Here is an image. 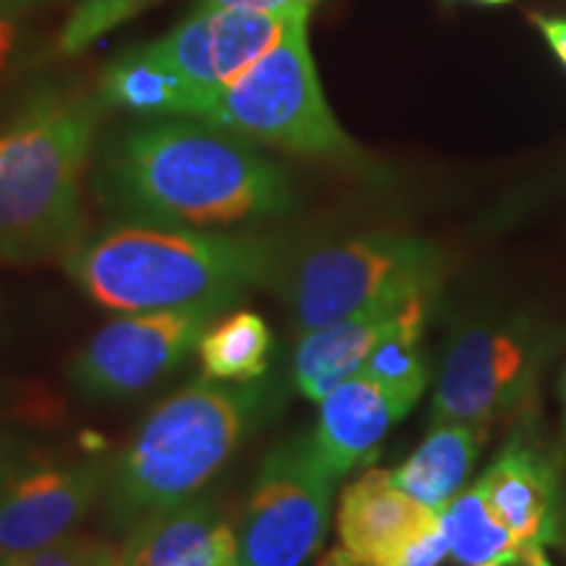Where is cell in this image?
Here are the masks:
<instances>
[{"label":"cell","mask_w":566,"mask_h":566,"mask_svg":"<svg viewBox=\"0 0 566 566\" xmlns=\"http://www.w3.org/2000/svg\"><path fill=\"white\" fill-rule=\"evenodd\" d=\"M265 407L258 384L205 375L155 407L111 467L108 516L132 530L147 516L187 504L242 446Z\"/></svg>","instance_id":"obj_4"},{"label":"cell","mask_w":566,"mask_h":566,"mask_svg":"<svg viewBox=\"0 0 566 566\" xmlns=\"http://www.w3.org/2000/svg\"><path fill=\"white\" fill-rule=\"evenodd\" d=\"M443 258L409 233H365L289 258L275 292L300 334L325 328L386 302L436 294Z\"/></svg>","instance_id":"obj_6"},{"label":"cell","mask_w":566,"mask_h":566,"mask_svg":"<svg viewBox=\"0 0 566 566\" xmlns=\"http://www.w3.org/2000/svg\"><path fill=\"white\" fill-rule=\"evenodd\" d=\"M533 24L537 27V32L546 38L548 48L566 69V19L548 17V13H533Z\"/></svg>","instance_id":"obj_27"},{"label":"cell","mask_w":566,"mask_h":566,"mask_svg":"<svg viewBox=\"0 0 566 566\" xmlns=\"http://www.w3.org/2000/svg\"><path fill=\"white\" fill-rule=\"evenodd\" d=\"M296 13L258 9L192 11L179 27L153 40V51L197 90L208 92L237 80L271 51Z\"/></svg>","instance_id":"obj_11"},{"label":"cell","mask_w":566,"mask_h":566,"mask_svg":"<svg viewBox=\"0 0 566 566\" xmlns=\"http://www.w3.org/2000/svg\"><path fill=\"white\" fill-rule=\"evenodd\" d=\"M158 0H76L59 34V51L80 55L105 32L145 13Z\"/></svg>","instance_id":"obj_22"},{"label":"cell","mask_w":566,"mask_h":566,"mask_svg":"<svg viewBox=\"0 0 566 566\" xmlns=\"http://www.w3.org/2000/svg\"><path fill=\"white\" fill-rule=\"evenodd\" d=\"M0 566H122V546L105 537L71 533L30 554L0 556Z\"/></svg>","instance_id":"obj_23"},{"label":"cell","mask_w":566,"mask_h":566,"mask_svg":"<svg viewBox=\"0 0 566 566\" xmlns=\"http://www.w3.org/2000/svg\"><path fill=\"white\" fill-rule=\"evenodd\" d=\"M223 304L129 313L103 325L69 367L76 391L90 399H129L171 375L223 313Z\"/></svg>","instance_id":"obj_8"},{"label":"cell","mask_w":566,"mask_h":566,"mask_svg":"<svg viewBox=\"0 0 566 566\" xmlns=\"http://www.w3.org/2000/svg\"><path fill=\"white\" fill-rule=\"evenodd\" d=\"M103 459H21L0 485V556L40 551L74 533L108 485Z\"/></svg>","instance_id":"obj_9"},{"label":"cell","mask_w":566,"mask_h":566,"mask_svg":"<svg viewBox=\"0 0 566 566\" xmlns=\"http://www.w3.org/2000/svg\"><path fill=\"white\" fill-rule=\"evenodd\" d=\"M488 430L475 424L438 422L420 449L391 472L394 483L428 509L443 512L470 478Z\"/></svg>","instance_id":"obj_18"},{"label":"cell","mask_w":566,"mask_h":566,"mask_svg":"<svg viewBox=\"0 0 566 566\" xmlns=\"http://www.w3.org/2000/svg\"><path fill=\"white\" fill-rule=\"evenodd\" d=\"M189 118L310 160L357 166L363 150L325 101L307 42V19H294L271 51L223 87L197 97Z\"/></svg>","instance_id":"obj_5"},{"label":"cell","mask_w":566,"mask_h":566,"mask_svg":"<svg viewBox=\"0 0 566 566\" xmlns=\"http://www.w3.org/2000/svg\"><path fill=\"white\" fill-rule=\"evenodd\" d=\"M433 294H420L405 302L386 334L367 354L363 375L388 396L396 412L405 417L412 409L430 380L428 363L422 354V331L428 321V304Z\"/></svg>","instance_id":"obj_19"},{"label":"cell","mask_w":566,"mask_h":566,"mask_svg":"<svg viewBox=\"0 0 566 566\" xmlns=\"http://www.w3.org/2000/svg\"><path fill=\"white\" fill-rule=\"evenodd\" d=\"M449 554L462 566H483L520 546L501 516L493 512L491 501L480 483L457 493L441 512Z\"/></svg>","instance_id":"obj_21"},{"label":"cell","mask_w":566,"mask_h":566,"mask_svg":"<svg viewBox=\"0 0 566 566\" xmlns=\"http://www.w3.org/2000/svg\"><path fill=\"white\" fill-rule=\"evenodd\" d=\"M97 95L111 108L134 113L139 118H189L202 90H197L187 76L168 66L147 42V45L122 53L105 66Z\"/></svg>","instance_id":"obj_17"},{"label":"cell","mask_w":566,"mask_h":566,"mask_svg":"<svg viewBox=\"0 0 566 566\" xmlns=\"http://www.w3.org/2000/svg\"><path fill=\"white\" fill-rule=\"evenodd\" d=\"M401 415L388 396L363 373L338 384L325 399L313 430V443L323 464L342 480L378 451L394 422Z\"/></svg>","instance_id":"obj_15"},{"label":"cell","mask_w":566,"mask_h":566,"mask_svg":"<svg viewBox=\"0 0 566 566\" xmlns=\"http://www.w3.org/2000/svg\"><path fill=\"white\" fill-rule=\"evenodd\" d=\"M103 108L101 95L48 84L0 124V265L63 263L84 242Z\"/></svg>","instance_id":"obj_3"},{"label":"cell","mask_w":566,"mask_h":566,"mask_svg":"<svg viewBox=\"0 0 566 566\" xmlns=\"http://www.w3.org/2000/svg\"><path fill=\"white\" fill-rule=\"evenodd\" d=\"M273 334L252 310L221 315L197 342L202 370L223 384H254L271 367Z\"/></svg>","instance_id":"obj_20"},{"label":"cell","mask_w":566,"mask_h":566,"mask_svg":"<svg viewBox=\"0 0 566 566\" xmlns=\"http://www.w3.org/2000/svg\"><path fill=\"white\" fill-rule=\"evenodd\" d=\"M483 566H554L548 562L546 548L541 546H516L504 554L501 558H495L491 564Z\"/></svg>","instance_id":"obj_28"},{"label":"cell","mask_w":566,"mask_h":566,"mask_svg":"<svg viewBox=\"0 0 566 566\" xmlns=\"http://www.w3.org/2000/svg\"><path fill=\"white\" fill-rule=\"evenodd\" d=\"M564 422H566V373H564Z\"/></svg>","instance_id":"obj_33"},{"label":"cell","mask_w":566,"mask_h":566,"mask_svg":"<svg viewBox=\"0 0 566 566\" xmlns=\"http://www.w3.org/2000/svg\"><path fill=\"white\" fill-rule=\"evenodd\" d=\"M17 462H19L17 446H13L9 438H0V485H3V480L9 478V472L17 467Z\"/></svg>","instance_id":"obj_29"},{"label":"cell","mask_w":566,"mask_h":566,"mask_svg":"<svg viewBox=\"0 0 566 566\" xmlns=\"http://www.w3.org/2000/svg\"><path fill=\"white\" fill-rule=\"evenodd\" d=\"M233 558H239L237 530L202 499L147 516L122 546V566H216Z\"/></svg>","instance_id":"obj_14"},{"label":"cell","mask_w":566,"mask_h":566,"mask_svg":"<svg viewBox=\"0 0 566 566\" xmlns=\"http://www.w3.org/2000/svg\"><path fill=\"white\" fill-rule=\"evenodd\" d=\"M478 483L520 546L546 548L556 541L558 475L537 446L512 438Z\"/></svg>","instance_id":"obj_13"},{"label":"cell","mask_w":566,"mask_h":566,"mask_svg":"<svg viewBox=\"0 0 566 566\" xmlns=\"http://www.w3.org/2000/svg\"><path fill=\"white\" fill-rule=\"evenodd\" d=\"M530 386L533 357L525 342L506 331H467L446 357L430 420L488 430L501 415L522 405Z\"/></svg>","instance_id":"obj_10"},{"label":"cell","mask_w":566,"mask_h":566,"mask_svg":"<svg viewBox=\"0 0 566 566\" xmlns=\"http://www.w3.org/2000/svg\"><path fill=\"white\" fill-rule=\"evenodd\" d=\"M420 296V294H417ZM412 300V296H409ZM407 300L367 307L363 313L302 334L294 349V386L310 401H321L338 384L363 370L367 354L386 334Z\"/></svg>","instance_id":"obj_16"},{"label":"cell","mask_w":566,"mask_h":566,"mask_svg":"<svg viewBox=\"0 0 566 566\" xmlns=\"http://www.w3.org/2000/svg\"><path fill=\"white\" fill-rule=\"evenodd\" d=\"M338 478L323 464L313 433L268 451L239 516L237 554L244 566H307L321 554Z\"/></svg>","instance_id":"obj_7"},{"label":"cell","mask_w":566,"mask_h":566,"mask_svg":"<svg viewBox=\"0 0 566 566\" xmlns=\"http://www.w3.org/2000/svg\"><path fill=\"white\" fill-rule=\"evenodd\" d=\"M30 45L27 13L0 6V84H3L24 59Z\"/></svg>","instance_id":"obj_24"},{"label":"cell","mask_w":566,"mask_h":566,"mask_svg":"<svg viewBox=\"0 0 566 566\" xmlns=\"http://www.w3.org/2000/svg\"><path fill=\"white\" fill-rule=\"evenodd\" d=\"M428 509L394 483L388 470H367L338 501V548L321 566H396L405 551L438 522Z\"/></svg>","instance_id":"obj_12"},{"label":"cell","mask_w":566,"mask_h":566,"mask_svg":"<svg viewBox=\"0 0 566 566\" xmlns=\"http://www.w3.org/2000/svg\"><path fill=\"white\" fill-rule=\"evenodd\" d=\"M317 0H195L192 11H216V9H258V11H279L307 17L315 9Z\"/></svg>","instance_id":"obj_26"},{"label":"cell","mask_w":566,"mask_h":566,"mask_svg":"<svg viewBox=\"0 0 566 566\" xmlns=\"http://www.w3.org/2000/svg\"><path fill=\"white\" fill-rule=\"evenodd\" d=\"M61 3V0H0V6L11 11H21V13H30L34 9H42V6H53Z\"/></svg>","instance_id":"obj_30"},{"label":"cell","mask_w":566,"mask_h":566,"mask_svg":"<svg viewBox=\"0 0 566 566\" xmlns=\"http://www.w3.org/2000/svg\"><path fill=\"white\" fill-rule=\"evenodd\" d=\"M446 556H451L449 537H446L443 520L438 516V522H433V525L417 537L396 566H441Z\"/></svg>","instance_id":"obj_25"},{"label":"cell","mask_w":566,"mask_h":566,"mask_svg":"<svg viewBox=\"0 0 566 566\" xmlns=\"http://www.w3.org/2000/svg\"><path fill=\"white\" fill-rule=\"evenodd\" d=\"M92 195L118 221L237 229L286 218L292 176L250 139L187 116L142 118L105 142Z\"/></svg>","instance_id":"obj_1"},{"label":"cell","mask_w":566,"mask_h":566,"mask_svg":"<svg viewBox=\"0 0 566 566\" xmlns=\"http://www.w3.org/2000/svg\"><path fill=\"white\" fill-rule=\"evenodd\" d=\"M216 566H244L239 558H233V562H226V564H216Z\"/></svg>","instance_id":"obj_32"},{"label":"cell","mask_w":566,"mask_h":566,"mask_svg":"<svg viewBox=\"0 0 566 566\" xmlns=\"http://www.w3.org/2000/svg\"><path fill=\"white\" fill-rule=\"evenodd\" d=\"M289 247L279 237L250 231L179 229L118 221L63 260L69 279L113 313L223 304L254 286L275 289Z\"/></svg>","instance_id":"obj_2"},{"label":"cell","mask_w":566,"mask_h":566,"mask_svg":"<svg viewBox=\"0 0 566 566\" xmlns=\"http://www.w3.org/2000/svg\"><path fill=\"white\" fill-rule=\"evenodd\" d=\"M470 3H483V6H501V3H509V0H470Z\"/></svg>","instance_id":"obj_31"}]
</instances>
